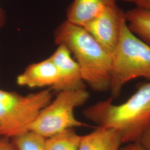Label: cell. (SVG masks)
<instances>
[{
	"mask_svg": "<svg viewBox=\"0 0 150 150\" xmlns=\"http://www.w3.org/2000/svg\"><path fill=\"white\" fill-rule=\"evenodd\" d=\"M123 1H126V2H132V0H122Z\"/></svg>",
	"mask_w": 150,
	"mask_h": 150,
	"instance_id": "obj_19",
	"label": "cell"
},
{
	"mask_svg": "<svg viewBox=\"0 0 150 150\" xmlns=\"http://www.w3.org/2000/svg\"><path fill=\"white\" fill-rule=\"evenodd\" d=\"M122 144L119 131L98 127L91 133L81 136L79 150H120Z\"/></svg>",
	"mask_w": 150,
	"mask_h": 150,
	"instance_id": "obj_10",
	"label": "cell"
},
{
	"mask_svg": "<svg viewBox=\"0 0 150 150\" xmlns=\"http://www.w3.org/2000/svg\"><path fill=\"white\" fill-rule=\"evenodd\" d=\"M86 88L61 91L40 112L30 127V132L45 139L68 129L86 126L75 117V110L88 100Z\"/></svg>",
	"mask_w": 150,
	"mask_h": 150,
	"instance_id": "obj_5",
	"label": "cell"
},
{
	"mask_svg": "<svg viewBox=\"0 0 150 150\" xmlns=\"http://www.w3.org/2000/svg\"><path fill=\"white\" fill-rule=\"evenodd\" d=\"M5 15L3 10L0 7V28L2 27L5 22Z\"/></svg>",
	"mask_w": 150,
	"mask_h": 150,
	"instance_id": "obj_18",
	"label": "cell"
},
{
	"mask_svg": "<svg viewBox=\"0 0 150 150\" xmlns=\"http://www.w3.org/2000/svg\"><path fill=\"white\" fill-rule=\"evenodd\" d=\"M81 136L68 129L46 139L45 150H79Z\"/></svg>",
	"mask_w": 150,
	"mask_h": 150,
	"instance_id": "obj_12",
	"label": "cell"
},
{
	"mask_svg": "<svg viewBox=\"0 0 150 150\" xmlns=\"http://www.w3.org/2000/svg\"><path fill=\"white\" fill-rule=\"evenodd\" d=\"M142 77L150 80V46L129 30L124 18L118 43L112 54L110 90L113 96H117L127 83Z\"/></svg>",
	"mask_w": 150,
	"mask_h": 150,
	"instance_id": "obj_3",
	"label": "cell"
},
{
	"mask_svg": "<svg viewBox=\"0 0 150 150\" xmlns=\"http://www.w3.org/2000/svg\"><path fill=\"white\" fill-rule=\"evenodd\" d=\"M124 12L117 5L106 8L83 28L111 56L120 36Z\"/></svg>",
	"mask_w": 150,
	"mask_h": 150,
	"instance_id": "obj_6",
	"label": "cell"
},
{
	"mask_svg": "<svg viewBox=\"0 0 150 150\" xmlns=\"http://www.w3.org/2000/svg\"><path fill=\"white\" fill-rule=\"evenodd\" d=\"M129 30L150 46V10L136 6L124 12Z\"/></svg>",
	"mask_w": 150,
	"mask_h": 150,
	"instance_id": "obj_11",
	"label": "cell"
},
{
	"mask_svg": "<svg viewBox=\"0 0 150 150\" xmlns=\"http://www.w3.org/2000/svg\"><path fill=\"white\" fill-rule=\"evenodd\" d=\"M138 142L146 150H150V123L141 135Z\"/></svg>",
	"mask_w": 150,
	"mask_h": 150,
	"instance_id": "obj_14",
	"label": "cell"
},
{
	"mask_svg": "<svg viewBox=\"0 0 150 150\" xmlns=\"http://www.w3.org/2000/svg\"><path fill=\"white\" fill-rule=\"evenodd\" d=\"M120 150H146L139 144L138 142L129 143L125 147H122Z\"/></svg>",
	"mask_w": 150,
	"mask_h": 150,
	"instance_id": "obj_15",
	"label": "cell"
},
{
	"mask_svg": "<svg viewBox=\"0 0 150 150\" xmlns=\"http://www.w3.org/2000/svg\"><path fill=\"white\" fill-rule=\"evenodd\" d=\"M58 79L56 68L48 57L37 63L30 64L16 79L17 83L30 88H42L56 84Z\"/></svg>",
	"mask_w": 150,
	"mask_h": 150,
	"instance_id": "obj_8",
	"label": "cell"
},
{
	"mask_svg": "<svg viewBox=\"0 0 150 150\" xmlns=\"http://www.w3.org/2000/svg\"><path fill=\"white\" fill-rule=\"evenodd\" d=\"M45 140L38 134L28 132L13 138V145L16 150H45Z\"/></svg>",
	"mask_w": 150,
	"mask_h": 150,
	"instance_id": "obj_13",
	"label": "cell"
},
{
	"mask_svg": "<svg viewBox=\"0 0 150 150\" xmlns=\"http://www.w3.org/2000/svg\"><path fill=\"white\" fill-rule=\"evenodd\" d=\"M117 5V0H74L69 7L66 21L83 27L106 8Z\"/></svg>",
	"mask_w": 150,
	"mask_h": 150,
	"instance_id": "obj_9",
	"label": "cell"
},
{
	"mask_svg": "<svg viewBox=\"0 0 150 150\" xmlns=\"http://www.w3.org/2000/svg\"><path fill=\"white\" fill-rule=\"evenodd\" d=\"M0 150H16L13 144L6 139H0Z\"/></svg>",
	"mask_w": 150,
	"mask_h": 150,
	"instance_id": "obj_17",
	"label": "cell"
},
{
	"mask_svg": "<svg viewBox=\"0 0 150 150\" xmlns=\"http://www.w3.org/2000/svg\"><path fill=\"white\" fill-rule=\"evenodd\" d=\"M54 40L74 55L85 84L97 92L110 90L112 56L83 27L65 20L54 31Z\"/></svg>",
	"mask_w": 150,
	"mask_h": 150,
	"instance_id": "obj_1",
	"label": "cell"
},
{
	"mask_svg": "<svg viewBox=\"0 0 150 150\" xmlns=\"http://www.w3.org/2000/svg\"><path fill=\"white\" fill-rule=\"evenodd\" d=\"M49 57L54 64L58 74L57 82L51 88L52 90L59 92L86 88L80 67L65 46L58 45Z\"/></svg>",
	"mask_w": 150,
	"mask_h": 150,
	"instance_id": "obj_7",
	"label": "cell"
},
{
	"mask_svg": "<svg viewBox=\"0 0 150 150\" xmlns=\"http://www.w3.org/2000/svg\"><path fill=\"white\" fill-rule=\"evenodd\" d=\"M136 6L150 10V0H132Z\"/></svg>",
	"mask_w": 150,
	"mask_h": 150,
	"instance_id": "obj_16",
	"label": "cell"
},
{
	"mask_svg": "<svg viewBox=\"0 0 150 150\" xmlns=\"http://www.w3.org/2000/svg\"><path fill=\"white\" fill-rule=\"evenodd\" d=\"M52 98L51 88L26 96L0 88V136L13 139L30 132L33 122Z\"/></svg>",
	"mask_w": 150,
	"mask_h": 150,
	"instance_id": "obj_4",
	"label": "cell"
},
{
	"mask_svg": "<svg viewBox=\"0 0 150 150\" xmlns=\"http://www.w3.org/2000/svg\"><path fill=\"white\" fill-rule=\"evenodd\" d=\"M83 115L98 127L119 131L123 144L138 142L150 123V82L122 103L115 105L109 98L86 108Z\"/></svg>",
	"mask_w": 150,
	"mask_h": 150,
	"instance_id": "obj_2",
	"label": "cell"
}]
</instances>
